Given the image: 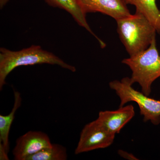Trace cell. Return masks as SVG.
<instances>
[{"label":"cell","instance_id":"obj_9","mask_svg":"<svg viewBox=\"0 0 160 160\" xmlns=\"http://www.w3.org/2000/svg\"><path fill=\"white\" fill-rule=\"evenodd\" d=\"M47 4L52 7L63 9L71 15L76 22L85 28L90 34L94 37L99 43L102 48L106 44L98 37L92 30L86 18V13L83 10L79 0H43Z\"/></svg>","mask_w":160,"mask_h":160},{"label":"cell","instance_id":"obj_16","mask_svg":"<svg viewBox=\"0 0 160 160\" xmlns=\"http://www.w3.org/2000/svg\"><path fill=\"white\" fill-rule=\"evenodd\" d=\"M126 0H124V2H125V3H126ZM126 5H127V4H126Z\"/></svg>","mask_w":160,"mask_h":160},{"label":"cell","instance_id":"obj_11","mask_svg":"<svg viewBox=\"0 0 160 160\" xmlns=\"http://www.w3.org/2000/svg\"><path fill=\"white\" fill-rule=\"evenodd\" d=\"M14 103L11 112L7 115H0V143L9 152V134L14 119L15 115L22 104V99L19 92L14 91Z\"/></svg>","mask_w":160,"mask_h":160},{"label":"cell","instance_id":"obj_14","mask_svg":"<svg viewBox=\"0 0 160 160\" xmlns=\"http://www.w3.org/2000/svg\"><path fill=\"white\" fill-rule=\"evenodd\" d=\"M8 152L2 143H0V160H9L8 156Z\"/></svg>","mask_w":160,"mask_h":160},{"label":"cell","instance_id":"obj_12","mask_svg":"<svg viewBox=\"0 0 160 160\" xmlns=\"http://www.w3.org/2000/svg\"><path fill=\"white\" fill-rule=\"evenodd\" d=\"M67 158L66 147L60 144H52L49 147L27 158L26 160H66Z\"/></svg>","mask_w":160,"mask_h":160},{"label":"cell","instance_id":"obj_8","mask_svg":"<svg viewBox=\"0 0 160 160\" xmlns=\"http://www.w3.org/2000/svg\"><path fill=\"white\" fill-rule=\"evenodd\" d=\"M134 115V107L130 105L120 107L114 111L100 112L97 119L108 131L116 134L119 133Z\"/></svg>","mask_w":160,"mask_h":160},{"label":"cell","instance_id":"obj_7","mask_svg":"<svg viewBox=\"0 0 160 160\" xmlns=\"http://www.w3.org/2000/svg\"><path fill=\"white\" fill-rule=\"evenodd\" d=\"M86 13L99 12L117 20L130 15L124 0H79Z\"/></svg>","mask_w":160,"mask_h":160},{"label":"cell","instance_id":"obj_6","mask_svg":"<svg viewBox=\"0 0 160 160\" xmlns=\"http://www.w3.org/2000/svg\"><path fill=\"white\" fill-rule=\"evenodd\" d=\"M52 144L48 135L42 132L29 131L18 138L12 155L15 160H26Z\"/></svg>","mask_w":160,"mask_h":160},{"label":"cell","instance_id":"obj_1","mask_svg":"<svg viewBox=\"0 0 160 160\" xmlns=\"http://www.w3.org/2000/svg\"><path fill=\"white\" fill-rule=\"evenodd\" d=\"M44 64L57 65L72 72L76 71L74 66L69 65L52 52L43 49L38 45H32L18 51L1 48L0 90H2L6 84L8 75L15 68L20 66Z\"/></svg>","mask_w":160,"mask_h":160},{"label":"cell","instance_id":"obj_2","mask_svg":"<svg viewBox=\"0 0 160 160\" xmlns=\"http://www.w3.org/2000/svg\"><path fill=\"white\" fill-rule=\"evenodd\" d=\"M120 40L129 57L145 51L157 32L151 22L138 12L116 20Z\"/></svg>","mask_w":160,"mask_h":160},{"label":"cell","instance_id":"obj_15","mask_svg":"<svg viewBox=\"0 0 160 160\" xmlns=\"http://www.w3.org/2000/svg\"><path fill=\"white\" fill-rule=\"evenodd\" d=\"M9 1V0H0V8L1 9H3Z\"/></svg>","mask_w":160,"mask_h":160},{"label":"cell","instance_id":"obj_13","mask_svg":"<svg viewBox=\"0 0 160 160\" xmlns=\"http://www.w3.org/2000/svg\"><path fill=\"white\" fill-rule=\"evenodd\" d=\"M118 153L119 155L120 156L126 159L129 160H138L137 158L132 153H129L124 150H119L118 151Z\"/></svg>","mask_w":160,"mask_h":160},{"label":"cell","instance_id":"obj_5","mask_svg":"<svg viewBox=\"0 0 160 160\" xmlns=\"http://www.w3.org/2000/svg\"><path fill=\"white\" fill-rule=\"evenodd\" d=\"M115 136L97 119L92 121L86 124L81 131L75 153L77 155L107 148L113 142Z\"/></svg>","mask_w":160,"mask_h":160},{"label":"cell","instance_id":"obj_10","mask_svg":"<svg viewBox=\"0 0 160 160\" xmlns=\"http://www.w3.org/2000/svg\"><path fill=\"white\" fill-rule=\"evenodd\" d=\"M126 3L134 6L136 12L144 16L153 25L157 32L160 33V10L156 0H126Z\"/></svg>","mask_w":160,"mask_h":160},{"label":"cell","instance_id":"obj_4","mask_svg":"<svg viewBox=\"0 0 160 160\" xmlns=\"http://www.w3.org/2000/svg\"><path fill=\"white\" fill-rule=\"evenodd\" d=\"M130 78H123L121 81L114 80L109 83L111 89L120 98V107L130 102L138 104L144 121H150L154 125L160 124V101L149 98L146 95L133 89Z\"/></svg>","mask_w":160,"mask_h":160},{"label":"cell","instance_id":"obj_3","mask_svg":"<svg viewBox=\"0 0 160 160\" xmlns=\"http://www.w3.org/2000/svg\"><path fill=\"white\" fill-rule=\"evenodd\" d=\"M122 63L129 66L132 72L130 78L132 84L138 83L142 92L149 96L152 85L160 77V55L156 38L145 51L124 59Z\"/></svg>","mask_w":160,"mask_h":160}]
</instances>
